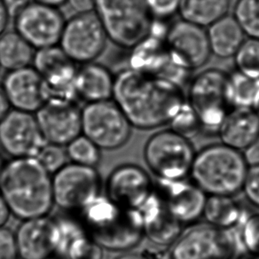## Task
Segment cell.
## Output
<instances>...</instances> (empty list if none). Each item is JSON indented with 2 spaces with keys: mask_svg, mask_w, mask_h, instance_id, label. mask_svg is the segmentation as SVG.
<instances>
[{
  "mask_svg": "<svg viewBox=\"0 0 259 259\" xmlns=\"http://www.w3.org/2000/svg\"><path fill=\"white\" fill-rule=\"evenodd\" d=\"M112 100L136 129L168 125L186 101L184 88L169 80L126 68L115 76Z\"/></svg>",
  "mask_w": 259,
  "mask_h": 259,
  "instance_id": "cell-1",
  "label": "cell"
},
{
  "mask_svg": "<svg viewBox=\"0 0 259 259\" xmlns=\"http://www.w3.org/2000/svg\"><path fill=\"white\" fill-rule=\"evenodd\" d=\"M0 194L11 214L22 220L47 216L54 205L52 176L36 157L14 158L4 164Z\"/></svg>",
  "mask_w": 259,
  "mask_h": 259,
  "instance_id": "cell-2",
  "label": "cell"
},
{
  "mask_svg": "<svg viewBox=\"0 0 259 259\" xmlns=\"http://www.w3.org/2000/svg\"><path fill=\"white\" fill-rule=\"evenodd\" d=\"M76 215L87 234L104 249L130 251L145 238L140 212L118 205L108 196L99 195Z\"/></svg>",
  "mask_w": 259,
  "mask_h": 259,
  "instance_id": "cell-3",
  "label": "cell"
},
{
  "mask_svg": "<svg viewBox=\"0 0 259 259\" xmlns=\"http://www.w3.org/2000/svg\"><path fill=\"white\" fill-rule=\"evenodd\" d=\"M248 167L243 153L214 143L196 152L189 178L207 195L234 196L242 190Z\"/></svg>",
  "mask_w": 259,
  "mask_h": 259,
  "instance_id": "cell-4",
  "label": "cell"
},
{
  "mask_svg": "<svg viewBox=\"0 0 259 259\" xmlns=\"http://www.w3.org/2000/svg\"><path fill=\"white\" fill-rule=\"evenodd\" d=\"M94 13L108 40L127 50L149 36L155 20L146 0H95Z\"/></svg>",
  "mask_w": 259,
  "mask_h": 259,
  "instance_id": "cell-5",
  "label": "cell"
},
{
  "mask_svg": "<svg viewBox=\"0 0 259 259\" xmlns=\"http://www.w3.org/2000/svg\"><path fill=\"white\" fill-rule=\"evenodd\" d=\"M228 73L211 68L191 77L186 100L198 118L201 133L218 134L231 108L226 98Z\"/></svg>",
  "mask_w": 259,
  "mask_h": 259,
  "instance_id": "cell-6",
  "label": "cell"
},
{
  "mask_svg": "<svg viewBox=\"0 0 259 259\" xmlns=\"http://www.w3.org/2000/svg\"><path fill=\"white\" fill-rule=\"evenodd\" d=\"M196 152L190 139L171 129L148 138L143 150L145 162L157 179L184 180L189 176Z\"/></svg>",
  "mask_w": 259,
  "mask_h": 259,
  "instance_id": "cell-7",
  "label": "cell"
},
{
  "mask_svg": "<svg viewBox=\"0 0 259 259\" xmlns=\"http://www.w3.org/2000/svg\"><path fill=\"white\" fill-rule=\"evenodd\" d=\"M237 233L209 224L193 225L169 248V259H234L241 254Z\"/></svg>",
  "mask_w": 259,
  "mask_h": 259,
  "instance_id": "cell-8",
  "label": "cell"
},
{
  "mask_svg": "<svg viewBox=\"0 0 259 259\" xmlns=\"http://www.w3.org/2000/svg\"><path fill=\"white\" fill-rule=\"evenodd\" d=\"M82 134L100 149L122 148L132 136L128 119L113 100L88 102L81 109Z\"/></svg>",
  "mask_w": 259,
  "mask_h": 259,
  "instance_id": "cell-9",
  "label": "cell"
},
{
  "mask_svg": "<svg viewBox=\"0 0 259 259\" xmlns=\"http://www.w3.org/2000/svg\"><path fill=\"white\" fill-rule=\"evenodd\" d=\"M54 205L76 214L101 195V180L95 167L68 162L52 177Z\"/></svg>",
  "mask_w": 259,
  "mask_h": 259,
  "instance_id": "cell-10",
  "label": "cell"
},
{
  "mask_svg": "<svg viewBox=\"0 0 259 259\" xmlns=\"http://www.w3.org/2000/svg\"><path fill=\"white\" fill-rule=\"evenodd\" d=\"M108 36L94 12L75 14L65 22L59 46L76 64L94 62L104 53Z\"/></svg>",
  "mask_w": 259,
  "mask_h": 259,
  "instance_id": "cell-11",
  "label": "cell"
},
{
  "mask_svg": "<svg viewBox=\"0 0 259 259\" xmlns=\"http://www.w3.org/2000/svg\"><path fill=\"white\" fill-rule=\"evenodd\" d=\"M15 30L35 50L58 46L64 28L60 9L31 1L14 17Z\"/></svg>",
  "mask_w": 259,
  "mask_h": 259,
  "instance_id": "cell-12",
  "label": "cell"
},
{
  "mask_svg": "<svg viewBox=\"0 0 259 259\" xmlns=\"http://www.w3.org/2000/svg\"><path fill=\"white\" fill-rule=\"evenodd\" d=\"M165 43L172 61L190 72L203 68L212 55L207 29L182 19L169 23Z\"/></svg>",
  "mask_w": 259,
  "mask_h": 259,
  "instance_id": "cell-13",
  "label": "cell"
},
{
  "mask_svg": "<svg viewBox=\"0 0 259 259\" xmlns=\"http://www.w3.org/2000/svg\"><path fill=\"white\" fill-rule=\"evenodd\" d=\"M128 68L160 76L184 88L191 72L177 64L169 55L165 38L149 35L130 50Z\"/></svg>",
  "mask_w": 259,
  "mask_h": 259,
  "instance_id": "cell-14",
  "label": "cell"
},
{
  "mask_svg": "<svg viewBox=\"0 0 259 259\" xmlns=\"http://www.w3.org/2000/svg\"><path fill=\"white\" fill-rule=\"evenodd\" d=\"M46 143L33 113L11 109L0 122V147L13 158L36 157Z\"/></svg>",
  "mask_w": 259,
  "mask_h": 259,
  "instance_id": "cell-15",
  "label": "cell"
},
{
  "mask_svg": "<svg viewBox=\"0 0 259 259\" xmlns=\"http://www.w3.org/2000/svg\"><path fill=\"white\" fill-rule=\"evenodd\" d=\"M155 191L171 216L184 227L202 218L207 194L191 180L155 178Z\"/></svg>",
  "mask_w": 259,
  "mask_h": 259,
  "instance_id": "cell-16",
  "label": "cell"
},
{
  "mask_svg": "<svg viewBox=\"0 0 259 259\" xmlns=\"http://www.w3.org/2000/svg\"><path fill=\"white\" fill-rule=\"evenodd\" d=\"M155 192V183L141 166L126 163L115 168L107 181V196L126 209L139 210Z\"/></svg>",
  "mask_w": 259,
  "mask_h": 259,
  "instance_id": "cell-17",
  "label": "cell"
},
{
  "mask_svg": "<svg viewBox=\"0 0 259 259\" xmlns=\"http://www.w3.org/2000/svg\"><path fill=\"white\" fill-rule=\"evenodd\" d=\"M35 115L47 143L64 147L82 134L81 109L76 102L48 101Z\"/></svg>",
  "mask_w": 259,
  "mask_h": 259,
  "instance_id": "cell-18",
  "label": "cell"
},
{
  "mask_svg": "<svg viewBox=\"0 0 259 259\" xmlns=\"http://www.w3.org/2000/svg\"><path fill=\"white\" fill-rule=\"evenodd\" d=\"M15 235L20 259H52L56 255L59 228L55 219L22 220Z\"/></svg>",
  "mask_w": 259,
  "mask_h": 259,
  "instance_id": "cell-19",
  "label": "cell"
},
{
  "mask_svg": "<svg viewBox=\"0 0 259 259\" xmlns=\"http://www.w3.org/2000/svg\"><path fill=\"white\" fill-rule=\"evenodd\" d=\"M1 87L12 109L35 114L47 101L43 77L32 66L8 71Z\"/></svg>",
  "mask_w": 259,
  "mask_h": 259,
  "instance_id": "cell-20",
  "label": "cell"
},
{
  "mask_svg": "<svg viewBox=\"0 0 259 259\" xmlns=\"http://www.w3.org/2000/svg\"><path fill=\"white\" fill-rule=\"evenodd\" d=\"M138 211L143 221L145 238L156 247L169 248L184 232L185 227L167 210L155 191Z\"/></svg>",
  "mask_w": 259,
  "mask_h": 259,
  "instance_id": "cell-21",
  "label": "cell"
},
{
  "mask_svg": "<svg viewBox=\"0 0 259 259\" xmlns=\"http://www.w3.org/2000/svg\"><path fill=\"white\" fill-rule=\"evenodd\" d=\"M218 135L221 143L244 151L258 139V115L254 109L231 108Z\"/></svg>",
  "mask_w": 259,
  "mask_h": 259,
  "instance_id": "cell-22",
  "label": "cell"
},
{
  "mask_svg": "<svg viewBox=\"0 0 259 259\" xmlns=\"http://www.w3.org/2000/svg\"><path fill=\"white\" fill-rule=\"evenodd\" d=\"M115 76L104 65L91 62L81 65L76 76L78 99L88 102L112 100Z\"/></svg>",
  "mask_w": 259,
  "mask_h": 259,
  "instance_id": "cell-23",
  "label": "cell"
},
{
  "mask_svg": "<svg viewBox=\"0 0 259 259\" xmlns=\"http://www.w3.org/2000/svg\"><path fill=\"white\" fill-rule=\"evenodd\" d=\"M207 35L211 54L220 59L234 58L246 39L241 26L229 15L209 26Z\"/></svg>",
  "mask_w": 259,
  "mask_h": 259,
  "instance_id": "cell-24",
  "label": "cell"
},
{
  "mask_svg": "<svg viewBox=\"0 0 259 259\" xmlns=\"http://www.w3.org/2000/svg\"><path fill=\"white\" fill-rule=\"evenodd\" d=\"M247 215L234 196L208 195L202 218L212 227L234 230L241 226Z\"/></svg>",
  "mask_w": 259,
  "mask_h": 259,
  "instance_id": "cell-25",
  "label": "cell"
},
{
  "mask_svg": "<svg viewBox=\"0 0 259 259\" xmlns=\"http://www.w3.org/2000/svg\"><path fill=\"white\" fill-rule=\"evenodd\" d=\"M77 70L76 63L69 61L42 76L47 101L76 102L78 99L76 91Z\"/></svg>",
  "mask_w": 259,
  "mask_h": 259,
  "instance_id": "cell-26",
  "label": "cell"
},
{
  "mask_svg": "<svg viewBox=\"0 0 259 259\" xmlns=\"http://www.w3.org/2000/svg\"><path fill=\"white\" fill-rule=\"evenodd\" d=\"M226 98L231 108L255 110L259 105V77L234 69L227 75Z\"/></svg>",
  "mask_w": 259,
  "mask_h": 259,
  "instance_id": "cell-27",
  "label": "cell"
},
{
  "mask_svg": "<svg viewBox=\"0 0 259 259\" xmlns=\"http://www.w3.org/2000/svg\"><path fill=\"white\" fill-rule=\"evenodd\" d=\"M232 0H181L180 18L207 28L228 15Z\"/></svg>",
  "mask_w": 259,
  "mask_h": 259,
  "instance_id": "cell-28",
  "label": "cell"
},
{
  "mask_svg": "<svg viewBox=\"0 0 259 259\" xmlns=\"http://www.w3.org/2000/svg\"><path fill=\"white\" fill-rule=\"evenodd\" d=\"M35 52L18 32L6 31L0 36V68L12 71L31 66Z\"/></svg>",
  "mask_w": 259,
  "mask_h": 259,
  "instance_id": "cell-29",
  "label": "cell"
},
{
  "mask_svg": "<svg viewBox=\"0 0 259 259\" xmlns=\"http://www.w3.org/2000/svg\"><path fill=\"white\" fill-rule=\"evenodd\" d=\"M233 16L246 36L259 40V0H237Z\"/></svg>",
  "mask_w": 259,
  "mask_h": 259,
  "instance_id": "cell-30",
  "label": "cell"
},
{
  "mask_svg": "<svg viewBox=\"0 0 259 259\" xmlns=\"http://www.w3.org/2000/svg\"><path fill=\"white\" fill-rule=\"evenodd\" d=\"M66 151L72 162L95 167L101 161L100 148L83 134L67 145Z\"/></svg>",
  "mask_w": 259,
  "mask_h": 259,
  "instance_id": "cell-31",
  "label": "cell"
},
{
  "mask_svg": "<svg viewBox=\"0 0 259 259\" xmlns=\"http://www.w3.org/2000/svg\"><path fill=\"white\" fill-rule=\"evenodd\" d=\"M103 249L83 232L69 242L58 259H103Z\"/></svg>",
  "mask_w": 259,
  "mask_h": 259,
  "instance_id": "cell-32",
  "label": "cell"
},
{
  "mask_svg": "<svg viewBox=\"0 0 259 259\" xmlns=\"http://www.w3.org/2000/svg\"><path fill=\"white\" fill-rule=\"evenodd\" d=\"M238 71L259 77V40L246 38L234 56Z\"/></svg>",
  "mask_w": 259,
  "mask_h": 259,
  "instance_id": "cell-33",
  "label": "cell"
},
{
  "mask_svg": "<svg viewBox=\"0 0 259 259\" xmlns=\"http://www.w3.org/2000/svg\"><path fill=\"white\" fill-rule=\"evenodd\" d=\"M235 231L242 252L259 255V213L248 214Z\"/></svg>",
  "mask_w": 259,
  "mask_h": 259,
  "instance_id": "cell-34",
  "label": "cell"
},
{
  "mask_svg": "<svg viewBox=\"0 0 259 259\" xmlns=\"http://www.w3.org/2000/svg\"><path fill=\"white\" fill-rule=\"evenodd\" d=\"M169 129L190 139L201 132L197 115L187 100L169 121Z\"/></svg>",
  "mask_w": 259,
  "mask_h": 259,
  "instance_id": "cell-35",
  "label": "cell"
},
{
  "mask_svg": "<svg viewBox=\"0 0 259 259\" xmlns=\"http://www.w3.org/2000/svg\"><path fill=\"white\" fill-rule=\"evenodd\" d=\"M69 61L71 60L58 45L36 50L31 66L39 73L40 76H43L52 69Z\"/></svg>",
  "mask_w": 259,
  "mask_h": 259,
  "instance_id": "cell-36",
  "label": "cell"
},
{
  "mask_svg": "<svg viewBox=\"0 0 259 259\" xmlns=\"http://www.w3.org/2000/svg\"><path fill=\"white\" fill-rule=\"evenodd\" d=\"M36 158L51 175H54L68 163V154L62 146L46 143Z\"/></svg>",
  "mask_w": 259,
  "mask_h": 259,
  "instance_id": "cell-37",
  "label": "cell"
},
{
  "mask_svg": "<svg viewBox=\"0 0 259 259\" xmlns=\"http://www.w3.org/2000/svg\"><path fill=\"white\" fill-rule=\"evenodd\" d=\"M146 3L154 19L168 21L179 14L181 0H146Z\"/></svg>",
  "mask_w": 259,
  "mask_h": 259,
  "instance_id": "cell-38",
  "label": "cell"
},
{
  "mask_svg": "<svg viewBox=\"0 0 259 259\" xmlns=\"http://www.w3.org/2000/svg\"><path fill=\"white\" fill-rule=\"evenodd\" d=\"M241 191L243 192L247 201L259 209V165L248 167Z\"/></svg>",
  "mask_w": 259,
  "mask_h": 259,
  "instance_id": "cell-39",
  "label": "cell"
},
{
  "mask_svg": "<svg viewBox=\"0 0 259 259\" xmlns=\"http://www.w3.org/2000/svg\"><path fill=\"white\" fill-rule=\"evenodd\" d=\"M0 259H20L15 233L7 227H0Z\"/></svg>",
  "mask_w": 259,
  "mask_h": 259,
  "instance_id": "cell-40",
  "label": "cell"
},
{
  "mask_svg": "<svg viewBox=\"0 0 259 259\" xmlns=\"http://www.w3.org/2000/svg\"><path fill=\"white\" fill-rule=\"evenodd\" d=\"M67 5L75 14H85L94 12L95 0H68Z\"/></svg>",
  "mask_w": 259,
  "mask_h": 259,
  "instance_id": "cell-41",
  "label": "cell"
},
{
  "mask_svg": "<svg viewBox=\"0 0 259 259\" xmlns=\"http://www.w3.org/2000/svg\"><path fill=\"white\" fill-rule=\"evenodd\" d=\"M248 166L259 165V137L243 151Z\"/></svg>",
  "mask_w": 259,
  "mask_h": 259,
  "instance_id": "cell-42",
  "label": "cell"
},
{
  "mask_svg": "<svg viewBox=\"0 0 259 259\" xmlns=\"http://www.w3.org/2000/svg\"><path fill=\"white\" fill-rule=\"evenodd\" d=\"M11 15L9 14L7 5L4 0H0V36L8 29Z\"/></svg>",
  "mask_w": 259,
  "mask_h": 259,
  "instance_id": "cell-43",
  "label": "cell"
},
{
  "mask_svg": "<svg viewBox=\"0 0 259 259\" xmlns=\"http://www.w3.org/2000/svg\"><path fill=\"white\" fill-rule=\"evenodd\" d=\"M7 5L9 14L11 15V18H14L15 15L27 5L30 3L33 0H4Z\"/></svg>",
  "mask_w": 259,
  "mask_h": 259,
  "instance_id": "cell-44",
  "label": "cell"
},
{
  "mask_svg": "<svg viewBox=\"0 0 259 259\" xmlns=\"http://www.w3.org/2000/svg\"><path fill=\"white\" fill-rule=\"evenodd\" d=\"M11 109V106L9 104L8 98L6 96L4 90L0 84V122L4 119L5 116L8 115Z\"/></svg>",
  "mask_w": 259,
  "mask_h": 259,
  "instance_id": "cell-45",
  "label": "cell"
},
{
  "mask_svg": "<svg viewBox=\"0 0 259 259\" xmlns=\"http://www.w3.org/2000/svg\"><path fill=\"white\" fill-rule=\"evenodd\" d=\"M10 215H11V211L8 208V204L3 198L2 194H0V227H4L5 225L8 223Z\"/></svg>",
  "mask_w": 259,
  "mask_h": 259,
  "instance_id": "cell-46",
  "label": "cell"
},
{
  "mask_svg": "<svg viewBox=\"0 0 259 259\" xmlns=\"http://www.w3.org/2000/svg\"><path fill=\"white\" fill-rule=\"evenodd\" d=\"M115 259H149L147 255L139 252L126 251Z\"/></svg>",
  "mask_w": 259,
  "mask_h": 259,
  "instance_id": "cell-47",
  "label": "cell"
},
{
  "mask_svg": "<svg viewBox=\"0 0 259 259\" xmlns=\"http://www.w3.org/2000/svg\"><path fill=\"white\" fill-rule=\"evenodd\" d=\"M36 1L41 4L47 5L50 7H54V8H60L64 5H67L68 0H33Z\"/></svg>",
  "mask_w": 259,
  "mask_h": 259,
  "instance_id": "cell-48",
  "label": "cell"
},
{
  "mask_svg": "<svg viewBox=\"0 0 259 259\" xmlns=\"http://www.w3.org/2000/svg\"><path fill=\"white\" fill-rule=\"evenodd\" d=\"M236 259H259V255H252L247 252H242L237 255Z\"/></svg>",
  "mask_w": 259,
  "mask_h": 259,
  "instance_id": "cell-49",
  "label": "cell"
},
{
  "mask_svg": "<svg viewBox=\"0 0 259 259\" xmlns=\"http://www.w3.org/2000/svg\"><path fill=\"white\" fill-rule=\"evenodd\" d=\"M3 167H4V164H3V162H2V159L0 157V175H1V172H2Z\"/></svg>",
  "mask_w": 259,
  "mask_h": 259,
  "instance_id": "cell-50",
  "label": "cell"
},
{
  "mask_svg": "<svg viewBox=\"0 0 259 259\" xmlns=\"http://www.w3.org/2000/svg\"><path fill=\"white\" fill-rule=\"evenodd\" d=\"M255 113H256V115H258L259 117V105L256 107V108H255Z\"/></svg>",
  "mask_w": 259,
  "mask_h": 259,
  "instance_id": "cell-51",
  "label": "cell"
},
{
  "mask_svg": "<svg viewBox=\"0 0 259 259\" xmlns=\"http://www.w3.org/2000/svg\"><path fill=\"white\" fill-rule=\"evenodd\" d=\"M52 259H58V258H56V257H54V258H52Z\"/></svg>",
  "mask_w": 259,
  "mask_h": 259,
  "instance_id": "cell-52",
  "label": "cell"
}]
</instances>
